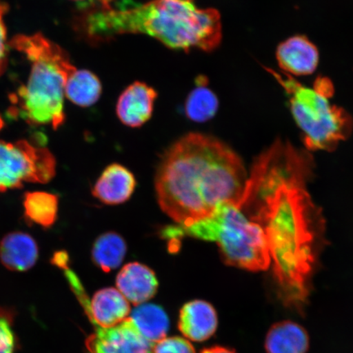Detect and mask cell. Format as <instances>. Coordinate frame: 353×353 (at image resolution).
Wrapping results in <instances>:
<instances>
[{
	"label": "cell",
	"mask_w": 353,
	"mask_h": 353,
	"mask_svg": "<svg viewBox=\"0 0 353 353\" xmlns=\"http://www.w3.org/2000/svg\"><path fill=\"white\" fill-rule=\"evenodd\" d=\"M217 312L205 300H193L180 311L179 328L185 337L195 342L208 341L218 329Z\"/></svg>",
	"instance_id": "13"
},
{
	"label": "cell",
	"mask_w": 353,
	"mask_h": 353,
	"mask_svg": "<svg viewBox=\"0 0 353 353\" xmlns=\"http://www.w3.org/2000/svg\"><path fill=\"white\" fill-rule=\"evenodd\" d=\"M10 46L32 63L28 82L10 95L11 116L30 125L59 129L65 121V83L76 66L63 48L41 33L16 35Z\"/></svg>",
	"instance_id": "4"
},
{
	"label": "cell",
	"mask_w": 353,
	"mask_h": 353,
	"mask_svg": "<svg viewBox=\"0 0 353 353\" xmlns=\"http://www.w3.org/2000/svg\"><path fill=\"white\" fill-rule=\"evenodd\" d=\"M201 353H236V352L230 347L216 345L205 348Z\"/></svg>",
	"instance_id": "26"
},
{
	"label": "cell",
	"mask_w": 353,
	"mask_h": 353,
	"mask_svg": "<svg viewBox=\"0 0 353 353\" xmlns=\"http://www.w3.org/2000/svg\"><path fill=\"white\" fill-rule=\"evenodd\" d=\"M56 174V160L48 149L26 140H0V193L25 183H47Z\"/></svg>",
	"instance_id": "7"
},
{
	"label": "cell",
	"mask_w": 353,
	"mask_h": 353,
	"mask_svg": "<svg viewBox=\"0 0 353 353\" xmlns=\"http://www.w3.org/2000/svg\"><path fill=\"white\" fill-rule=\"evenodd\" d=\"M218 108L217 97L204 83L192 91L185 105L187 117L198 123L210 120L217 113Z\"/></svg>",
	"instance_id": "21"
},
{
	"label": "cell",
	"mask_w": 353,
	"mask_h": 353,
	"mask_svg": "<svg viewBox=\"0 0 353 353\" xmlns=\"http://www.w3.org/2000/svg\"><path fill=\"white\" fill-rule=\"evenodd\" d=\"M248 179L238 154L214 137L190 132L172 144L156 175L161 209L187 227L239 199Z\"/></svg>",
	"instance_id": "2"
},
{
	"label": "cell",
	"mask_w": 353,
	"mask_h": 353,
	"mask_svg": "<svg viewBox=\"0 0 353 353\" xmlns=\"http://www.w3.org/2000/svg\"><path fill=\"white\" fill-rule=\"evenodd\" d=\"M267 70L288 96L290 112L308 151H334L350 138L352 117L345 110L330 103L334 87L329 79L319 78L314 86L309 88L284 72Z\"/></svg>",
	"instance_id": "5"
},
{
	"label": "cell",
	"mask_w": 353,
	"mask_h": 353,
	"mask_svg": "<svg viewBox=\"0 0 353 353\" xmlns=\"http://www.w3.org/2000/svg\"><path fill=\"white\" fill-rule=\"evenodd\" d=\"M8 11V4L0 1V76L6 72L8 65L7 29L6 23H4V17L7 14Z\"/></svg>",
	"instance_id": "24"
},
{
	"label": "cell",
	"mask_w": 353,
	"mask_h": 353,
	"mask_svg": "<svg viewBox=\"0 0 353 353\" xmlns=\"http://www.w3.org/2000/svg\"><path fill=\"white\" fill-rule=\"evenodd\" d=\"M85 345L90 353H153L154 344L147 341L128 317L113 327L94 325Z\"/></svg>",
	"instance_id": "9"
},
{
	"label": "cell",
	"mask_w": 353,
	"mask_h": 353,
	"mask_svg": "<svg viewBox=\"0 0 353 353\" xmlns=\"http://www.w3.org/2000/svg\"><path fill=\"white\" fill-rule=\"evenodd\" d=\"M141 334L149 342L156 344L166 338L170 320L166 312L154 304H141L130 316Z\"/></svg>",
	"instance_id": "17"
},
{
	"label": "cell",
	"mask_w": 353,
	"mask_h": 353,
	"mask_svg": "<svg viewBox=\"0 0 353 353\" xmlns=\"http://www.w3.org/2000/svg\"><path fill=\"white\" fill-rule=\"evenodd\" d=\"M68 262L69 256L65 251H57V252L52 255L51 259L52 264L55 265L57 268L65 269V270L68 268Z\"/></svg>",
	"instance_id": "25"
},
{
	"label": "cell",
	"mask_w": 353,
	"mask_h": 353,
	"mask_svg": "<svg viewBox=\"0 0 353 353\" xmlns=\"http://www.w3.org/2000/svg\"><path fill=\"white\" fill-rule=\"evenodd\" d=\"M3 126H4V121H3V118L1 117V116H0V131L2 130Z\"/></svg>",
	"instance_id": "27"
},
{
	"label": "cell",
	"mask_w": 353,
	"mask_h": 353,
	"mask_svg": "<svg viewBox=\"0 0 353 353\" xmlns=\"http://www.w3.org/2000/svg\"><path fill=\"white\" fill-rule=\"evenodd\" d=\"M70 287L92 325L103 328L113 327L129 317L130 303L117 289H101L90 300L79 280L72 282Z\"/></svg>",
	"instance_id": "8"
},
{
	"label": "cell",
	"mask_w": 353,
	"mask_h": 353,
	"mask_svg": "<svg viewBox=\"0 0 353 353\" xmlns=\"http://www.w3.org/2000/svg\"><path fill=\"white\" fill-rule=\"evenodd\" d=\"M59 197L54 194L34 192L25 194L23 206L26 218L44 228L54 225L59 214Z\"/></svg>",
	"instance_id": "20"
},
{
	"label": "cell",
	"mask_w": 353,
	"mask_h": 353,
	"mask_svg": "<svg viewBox=\"0 0 353 353\" xmlns=\"http://www.w3.org/2000/svg\"><path fill=\"white\" fill-rule=\"evenodd\" d=\"M157 97V92L145 83H132L119 98L117 105L118 118L127 126H142L152 117Z\"/></svg>",
	"instance_id": "12"
},
{
	"label": "cell",
	"mask_w": 353,
	"mask_h": 353,
	"mask_svg": "<svg viewBox=\"0 0 353 353\" xmlns=\"http://www.w3.org/2000/svg\"><path fill=\"white\" fill-rule=\"evenodd\" d=\"M310 157L281 141L256 160L241 208L263 229L284 305L302 312L311 290L323 221L305 188Z\"/></svg>",
	"instance_id": "1"
},
{
	"label": "cell",
	"mask_w": 353,
	"mask_h": 353,
	"mask_svg": "<svg viewBox=\"0 0 353 353\" xmlns=\"http://www.w3.org/2000/svg\"><path fill=\"white\" fill-rule=\"evenodd\" d=\"M264 347L267 353H307L310 338L301 325L292 321H281L268 330Z\"/></svg>",
	"instance_id": "16"
},
{
	"label": "cell",
	"mask_w": 353,
	"mask_h": 353,
	"mask_svg": "<svg viewBox=\"0 0 353 353\" xmlns=\"http://www.w3.org/2000/svg\"><path fill=\"white\" fill-rule=\"evenodd\" d=\"M153 353H196L191 343L181 337L165 338L154 345Z\"/></svg>",
	"instance_id": "23"
},
{
	"label": "cell",
	"mask_w": 353,
	"mask_h": 353,
	"mask_svg": "<svg viewBox=\"0 0 353 353\" xmlns=\"http://www.w3.org/2000/svg\"><path fill=\"white\" fill-rule=\"evenodd\" d=\"M101 94L99 79L86 70H77L65 83V96L81 107L94 105L99 99Z\"/></svg>",
	"instance_id": "19"
},
{
	"label": "cell",
	"mask_w": 353,
	"mask_h": 353,
	"mask_svg": "<svg viewBox=\"0 0 353 353\" xmlns=\"http://www.w3.org/2000/svg\"><path fill=\"white\" fill-rule=\"evenodd\" d=\"M101 6L79 17L78 28L91 41L116 35L143 34L174 50L210 52L222 41V23L214 8H197L194 0H153L131 8Z\"/></svg>",
	"instance_id": "3"
},
{
	"label": "cell",
	"mask_w": 353,
	"mask_h": 353,
	"mask_svg": "<svg viewBox=\"0 0 353 353\" xmlns=\"http://www.w3.org/2000/svg\"><path fill=\"white\" fill-rule=\"evenodd\" d=\"M14 317L12 309L0 307V353H17L19 350Z\"/></svg>",
	"instance_id": "22"
},
{
	"label": "cell",
	"mask_w": 353,
	"mask_h": 353,
	"mask_svg": "<svg viewBox=\"0 0 353 353\" xmlns=\"http://www.w3.org/2000/svg\"><path fill=\"white\" fill-rule=\"evenodd\" d=\"M210 242L217 243L228 266L250 272L271 266L263 229L251 220L237 201L220 205L210 217Z\"/></svg>",
	"instance_id": "6"
},
{
	"label": "cell",
	"mask_w": 353,
	"mask_h": 353,
	"mask_svg": "<svg viewBox=\"0 0 353 353\" xmlns=\"http://www.w3.org/2000/svg\"><path fill=\"white\" fill-rule=\"evenodd\" d=\"M276 59L283 72L293 77L308 76L319 63L316 47L303 35L287 39L276 50Z\"/></svg>",
	"instance_id": "10"
},
{
	"label": "cell",
	"mask_w": 353,
	"mask_h": 353,
	"mask_svg": "<svg viewBox=\"0 0 353 353\" xmlns=\"http://www.w3.org/2000/svg\"><path fill=\"white\" fill-rule=\"evenodd\" d=\"M134 174L125 166L112 164L97 181L92 195L105 205H117L130 200L136 188Z\"/></svg>",
	"instance_id": "14"
},
{
	"label": "cell",
	"mask_w": 353,
	"mask_h": 353,
	"mask_svg": "<svg viewBox=\"0 0 353 353\" xmlns=\"http://www.w3.org/2000/svg\"><path fill=\"white\" fill-rule=\"evenodd\" d=\"M73 1H83V0H73Z\"/></svg>",
	"instance_id": "28"
},
{
	"label": "cell",
	"mask_w": 353,
	"mask_h": 353,
	"mask_svg": "<svg viewBox=\"0 0 353 353\" xmlns=\"http://www.w3.org/2000/svg\"><path fill=\"white\" fill-rule=\"evenodd\" d=\"M38 258L37 243L28 233H8L0 243V260L8 270L28 271L37 263Z\"/></svg>",
	"instance_id": "15"
},
{
	"label": "cell",
	"mask_w": 353,
	"mask_h": 353,
	"mask_svg": "<svg viewBox=\"0 0 353 353\" xmlns=\"http://www.w3.org/2000/svg\"><path fill=\"white\" fill-rule=\"evenodd\" d=\"M126 252L125 239L117 232H109L97 238L92 245V259L97 267L109 272L121 266Z\"/></svg>",
	"instance_id": "18"
},
{
	"label": "cell",
	"mask_w": 353,
	"mask_h": 353,
	"mask_svg": "<svg viewBox=\"0 0 353 353\" xmlns=\"http://www.w3.org/2000/svg\"><path fill=\"white\" fill-rule=\"evenodd\" d=\"M117 286L129 303L139 306L156 295L159 283L151 268L134 262L125 265L118 273Z\"/></svg>",
	"instance_id": "11"
}]
</instances>
